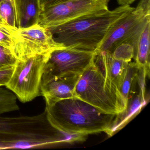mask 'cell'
<instances>
[{
  "mask_svg": "<svg viewBox=\"0 0 150 150\" xmlns=\"http://www.w3.org/2000/svg\"><path fill=\"white\" fill-rule=\"evenodd\" d=\"M79 76L63 77L41 80V95L44 97L47 106H51L64 99L76 97L75 86Z\"/></svg>",
  "mask_w": 150,
  "mask_h": 150,
  "instance_id": "obj_11",
  "label": "cell"
},
{
  "mask_svg": "<svg viewBox=\"0 0 150 150\" xmlns=\"http://www.w3.org/2000/svg\"><path fill=\"white\" fill-rule=\"evenodd\" d=\"M0 86V116L19 109L17 97L8 89Z\"/></svg>",
  "mask_w": 150,
  "mask_h": 150,
  "instance_id": "obj_17",
  "label": "cell"
},
{
  "mask_svg": "<svg viewBox=\"0 0 150 150\" xmlns=\"http://www.w3.org/2000/svg\"><path fill=\"white\" fill-rule=\"evenodd\" d=\"M135 53V48L132 45L122 43L116 47L111 54L116 59L129 63L134 58Z\"/></svg>",
  "mask_w": 150,
  "mask_h": 150,
  "instance_id": "obj_18",
  "label": "cell"
},
{
  "mask_svg": "<svg viewBox=\"0 0 150 150\" xmlns=\"http://www.w3.org/2000/svg\"><path fill=\"white\" fill-rule=\"evenodd\" d=\"M14 67L15 66L0 69V86H5L8 83L13 72Z\"/></svg>",
  "mask_w": 150,
  "mask_h": 150,
  "instance_id": "obj_21",
  "label": "cell"
},
{
  "mask_svg": "<svg viewBox=\"0 0 150 150\" xmlns=\"http://www.w3.org/2000/svg\"><path fill=\"white\" fill-rule=\"evenodd\" d=\"M95 64L100 69L105 79V84L111 93L122 103L120 84L128 63L114 58L111 53L104 51H96Z\"/></svg>",
  "mask_w": 150,
  "mask_h": 150,
  "instance_id": "obj_10",
  "label": "cell"
},
{
  "mask_svg": "<svg viewBox=\"0 0 150 150\" xmlns=\"http://www.w3.org/2000/svg\"><path fill=\"white\" fill-rule=\"evenodd\" d=\"M50 55H35L17 59L11 79L5 86L22 102H29L41 96V80Z\"/></svg>",
  "mask_w": 150,
  "mask_h": 150,
  "instance_id": "obj_6",
  "label": "cell"
},
{
  "mask_svg": "<svg viewBox=\"0 0 150 150\" xmlns=\"http://www.w3.org/2000/svg\"><path fill=\"white\" fill-rule=\"evenodd\" d=\"M68 0H40L42 11L47 8Z\"/></svg>",
  "mask_w": 150,
  "mask_h": 150,
  "instance_id": "obj_22",
  "label": "cell"
},
{
  "mask_svg": "<svg viewBox=\"0 0 150 150\" xmlns=\"http://www.w3.org/2000/svg\"><path fill=\"white\" fill-rule=\"evenodd\" d=\"M150 20L148 21L140 35L136 55L135 63L139 68H143L147 76L150 75Z\"/></svg>",
  "mask_w": 150,
  "mask_h": 150,
  "instance_id": "obj_14",
  "label": "cell"
},
{
  "mask_svg": "<svg viewBox=\"0 0 150 150\" xmlns=\"http://www.w3.org/2000/svg\"><path fill=\"white\" fill-rule=\"evenodd\" d=\"M146 103L145 92L139 88L138 92L133 93L132 91L126 108L117 114L115 122L108 135L111 137L122 129L140 112Z\"/></svg>",
  "mask_w": 150,
  "mask_h": 150,
  "instance_id": "obj_12",
  "label": "cell"
},
{
  "mask_svg": "<svg viewBox=\"0 0 150 150\" xmlns=\"http://www.w3.org/2000/svg\"><path fill=\"white\" fill-rule=\"evenodd\" d=\"M17 59L12 51L0 45V69L14 66Z\"/></svg>",
  "mask_w": 150,
  "mask_h": 150,
  "instance_id": "obj_19",
  "label": "cell"
},
{
  "mask_svg": "<svg viewBox=\"0 0 150 150\" xmlns=\"http://www.w3.org/2000/svg\"><path fill=\"white\" fill-rule=\"evenodd\" d=\"M45 110L52 126L70 134L88 135L102 132L108 134L117 115L104 113L77 97L46 105Z\"/></svg>",
  "mask_w": 150,
  "mask_h": 150,
  "instance_id": "obj_2",
  "label": "cell"
},
{
  "mask_svg": "<svg viewBox=\"0 0 150 150\" xmlns=\"http://www.w3.org/2000/svg\"><path fill=\"white\" fill-rule=\"evenodd\" d=\"M75 97L108 114L123 111L119 100L109 90L105 79L94 62L80 76L74 90Z\"/></svg>",
  "mask_w": 150,
  "mask_h": 150,
  "instance_id": "obj_5",
  "label": "cell"
},
{
  "mask_svg": "<svg viewBox=\"0 0 150 150\" xmlns=\"http://www.w3.org/2000/svg\"><path fill=\"white\" fill-rule=\"evenodd\" d=\"M10 1V2H11L13 4L15 9V0H0V2H1V1Z\"/></svg>",
  "mask_w": 150,
  "mask_h": 150,
  "instance_id": "obj_24",
  "label": "cell"
},
{
  "mask_svg": "<svg viewBox=\"0 0 150 150\" xmlns=\"http://www.w3.org/2000/svg\"><path fill=\"white\" fill-rule=\"evenodd\" d=\"M57 134L46 111L34 116H0V149H27L56 144Z\"/></svg>",
  "mask_w": 150,
  "mask_h": 150,
  "instance_id": "obj_3",
  "label": "cell"
},
{
  "mask_svg": "<svg viewBox=\"0 0 150 150\" xmlns=\"http://www.w3.org/2000/svg\"><path fill=\"white\" fill-rule=\"evenodd\" d=\"M138 70L139 68L135 62H129L123 76L119 91L125 109L127 107L130 93L137 79Z\"/></svg>",
  "mask_w": 150,
  "mask_h": 150,
  "instance_id": "obj_15",
  "label": "cell"
},
{
  "mask_svg": "<svg viewBox=\"0 0 150 150\" xmlns=\"http://www.w3.org/2000/svg\"><path fill=\"white\" fill-rule=\"evenodd\" d=\"M16 26L18 29L38 24L42 12L40 0H15Z\"/></svg>",
  "mask_w": 150,
  "mask_h": 150,
  "instance_id": "obj_13",
  "label": "cell"
},
{
  "mask_svg": "<svg viewBox=\"0 0 150 150\" xmlns=\"http://www.w3.org/2000/svg\"><path fill=\"white\" fill-rule=\"evenodd\" d=\"M134 9L130 5H123L112 11L89 14L47 28L55 41L65 47L96 51L112 25Z\"/></svg>",
  "mask_w": 150,
  "mask_h": 150,
  "instance_id": "obj_1",
  "label": "cell"
},
{
  "mask_svg": "<svg viewBox=\"0 0 150 150\" xmlns=\"http://www.w3.org/2000/svg\"><path fill=\"white\" fill-rule=\"evenodd\" d=\"M136 0H117V3L120 6L130 5Z\"/></svg>",
  "mask_w": 150,
  "mask_h": 150,
  "instance_id": "obj_23",
  "label": "cell"
},
{
  "mask_svg": "<svg viewBox=\"0 0 150 150\" xmlns=\"http://www.w3.org/2000/svg\"><path fill=\"white\" fill-rule=\"evenodd\" d=\"M97 51L66 47L50 54L42 79L79 76L93 63Z\"/></svg>",
  "mask_w": 150,
  "mask_h": 150,
  "instance_id": "obj_7",
  "label": "cell"
},
{
  "mask_svg": "<svg viewBox=\"0 0 150 150\" xmlns=\"http://www.w3.org/2000/svg\"><path fill=\"white\" fill-rule=\"evenodd\" d=\"M0 25L13 31L18 29L14 8L10 1L0 2Z\"/></svg>",
  "mask_w": 150,
  "mask_h": 150,
  "instance_id": "obj_16",
  "label": "cell"
},
{
  "mask_svg": "<svg viewBox=\"0 0 150 150\" xmlns=\"http://www.w3.org/2000/svg\"><path fill=\"white\" fill-rule=\"evenodd\" d=\"M150 20V0H141L136 8L112 25L97 50L111 53L120 44L129 43L136 53L140 35Z\"/></svg>",
  "mask_w": 150,
  "mask_h": 150,
  "instance_id": "obj_4",
  "label": "cell"
},
{
  "mask_svg": "<svg viewBox=\"0 0 150 150\" xmlns=\"http://www.w3.org/2000/svg\"><path fill=\"white\" fill-rule=\"evenodd\" d=\"M13 53L17 59L35 55H48L54 50L66 48L57 42L49 30L39 24L18 29L13 33Z\"/></svg>",
  "mask_w": 150,
  "mask_h": 150,
  "instance_id": "obj_8",
  "label": "cell"
},
{
  "mask_svg": "<svg viewBox=\"0 0 150 150\" xmlns=\"http://www.w3.org/2000/svg\"><path fill=\"white\" fill-rule=\"evenodd\" d=\"M14 31L0 25V45L9 49L13 52L14 45L13 37Z\"/></svg>",
  "mask_w": 150,
  "mask_h": 150,
  "instance_id": "obj_20",
  "label": "cell"
},
{
  "mask_svg": "<svg viewBox=\"0 0 150 150\" xmlns=\"http://www.w3.org/2000/svg\"><path fill=\"white\" fill-rule=\"evenodd\" d=\"M110 0H68L42 11L38 24L49 28L81 16L109 10Z\"/></svg>",
  "mask_w": 150,
  "mask_h": 150,
  "instance_id": "obj_9",
  "label": "cell"
}]
</instances>
